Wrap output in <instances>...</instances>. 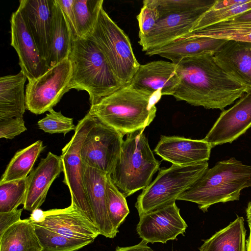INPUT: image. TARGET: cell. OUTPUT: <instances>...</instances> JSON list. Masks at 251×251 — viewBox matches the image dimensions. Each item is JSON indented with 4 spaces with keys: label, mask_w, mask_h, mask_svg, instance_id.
<instances>
[{
    "label": "cell",
    "mask_w": 251,
    "mask_h": 251,
    "mask_svg": "<svg viewBox=\"0 0 251 251\" xmlns=\"http://www.w3.org/2000/svg\"><path fill=\"white\" fill-rule=\"evenodd\" d=\"M176 64L180 82L172 96L177 100L223 110L246 93V88L218 64L214 54L186 57Z\"/></svg>",
    "instance_id": "cell-1"
},
{
    "label": "cell",
    "mask_w": 251,
    "mask_h": 251,
    "mask_svg": "<svg viewBox=\"0 0 251 251\" xmlns=\"http://www.w3.org/2000/svg\"><path fill=\"white\" fill-rule=\"evenodd\" d=\"M161 97L126 85L91 105L88 113L124 136L150 125L155 117V104Z\"/></svg>",
    "instance_id": "cell-2"
},
{
    "label": "cell",
    "mask_w": 251,
    "mask_h": 251,
    "mask_svg": "<svg viewBox=\"0 0 251 251\" xmlns=\"http://www.w3.org/2000/svg\"><path fill=\"white\" fill-rule=\"evenodd\" d=\"M250 187L251 166L232 157L208 169L177 200L195 202L205 212L214 204L239 200L241 191Z\"/></svg>",
    "instance_id": "cell-3"
},
{
    "label": "cell",
    "mask_w": 251,
    "mask_h": 251,
    "mask_svg": "<svg viewBox=\"0 0 251 251\" xmlns=\"http://www.w3.org/2000/svg\"><path fill=\"white\" fill-rule=\"evenodd\" d=\"M72 66L70 89L88 92L91 105L124 86L95 43L74 38L69 56Z\"/></svg>",
    "instance_id": "cell-4"
},
{
    "label": "cell",
    "mask_w": 251,
    "mask_h": 251,
    "mask_svg": "<svg viewBox=\"0 0 251 251\" xmlns=\"http://www.w3.org/2000/svg\"><path fill=\"white\" fill-rule=\"evenodd\" d=\"M144 130L127 135L110 175L126 197L147 187L159 170L160 162L155 158Z\"/></svg>",
    "instance_id": "cell-5"
},
{
    "label": "cell",
    "mask_w": 251,
    "mask_h": 251,
    "mask_svg": "<svg viewBox=\"0 0 251 251\" xmlns=\"http://www.w3.org/2000/svg\"><path fill=\"white\" fill-rule=\"evenodd\" d=\"M208 169L207 161L172 165L159 170L154 179L137 197L135 206L140 216L176 202Z\"/></svg>",
    "instance_id": "cell-6"
},
{
    "label": "cell",
    "mask_w": 251,
    "mask_h": 251,
    "mask_svg": "<svg viewBox=\"0 0 251 251\" xmlns=\"http://www.w3.org/2000/svg\"><path fill=\"white\" fill-rule=\"evenodd\" d=\"M103 53L113 72L124 86L127 85L140 64L133 53L130 41L102 7L95 27L87 38Z\"/></svg>",
    "instance_id": "cell-7"
},
{
    "label": "cell",
    "mask_w": 251,
    "mask_h": 251,
    "mask_svg": "<svg viewBox=\"0 0 251 251\" xmlns=\"http://www.w3.org/2000/svg\"><path fill=\"white\" fill-rule=\"evenodd\" d=\"M95 122L96 118L89 113L79 121L75 133L62 149L60 155L64 176L63 182L69 188L71 203L94 224L93 214L84 187L81 150L85 137Z\"/></svg>",
    "instance_id": "cell-8"
},
{
    "label": "cell",
    "mask_w": 251,
    "mask_h": 251,
    "mask_svg": "<svg viewBox=\"0 0 251 251\" xmlns=\"http://www.w3.org/2000/svg\"><path fill=\"white\" fill-rule=\"evenodd\" d=\"M72 75V64L67 58L39 77L28 81L25 92L26 109L35 114H41L53 109L70 90Z\"/></svg>",
    "instance_id": "cell-9"
},
{
    "label": "cell",
    "mask_w": 251,
    "mask_h": 251,
    "mask_svg": "<svg viewBox=\"0 0 251 251\" xmlns=\"http://www.w3.org/2000/svg\"><path fill=\"white\" fill-rule=\"evenodd\" d=\"M123 137L96 118L82 146L83 164L111 175L121 152Z\"/></svg>",
    "instance_id": "cell-10"
},
{
    "label": "cell",
    "mask_w": 251,
    "mask_h": 251,
    "mask_svg": "<svg viewBox=\"0 0 251 251\" xmlns=\"http://www.w3.org/2000/svg\"><path fill=\"white\" fill-rule=\"evenodd\" d=\"M179 211L175 202L139 216L136 231L140 238L148 243L165 244L184 235L188 226Z\"/></svg>",
    "instance_id": "cell-11"
},
{
    "label": "cell",
    "mask_w": 251,
    "mask_h": 251,
    "mask_svg": "<svg viewBox=\"0 0 251 251\" xmlns=\"http://www.w3.org/2000/svg\"><path fill=\"white\" fill-rule=\"evenodd\" d=\"M11 43L19 57V64L28 81L39 77L50 68L42 57L24 18L18 9L10 19Z\"/></svg>",
    "instance_id": "cell-12"
},
{
    "label": "cell",
    "mask_w": 251,
    "mask_h": 251,
    "mask_svg": "<svg viewBox=\"0 0 251 251\" xmlns=\"http://www.w3.org/2000/svg\"><path fill=\"white\" fill-rule=\"evenodd\" d=\"M251 127V91L223 110L203 139L213 148L231 143Z\"/></svg>",
    "instance_id": "cell-13"
},
{
    "label": "cell",
    "mask_w": 251,
    "mask_h": 251,
    "mask_svg": "<svg viewBox=\"0 0 251 251\" xmlns=\"http://www.w3.org/2000/svg\"><path fill=\"white\" fill-rule=\"evenodd\" d=\"M180 82L176 64L163 60L140 65L129 85L151 96L173 95Z\"/></svg>",
    "instance_id": "cell-14"
},
{
    "label": "cell",
    "mask_w": 251,
    "mask_h": 251,
    "mask_svg": "<svg viewBox=\"0 0 251 251\" xmlns=\"http://www.w3.org/2000/svg\"><path fill=\"white\" fill-rule=\"evenodd\" d=\"M45 220L38 225L66 237L94 241L100 234L97 226L71 203L62 209L46 211Z\"/></svg>",
    "instance_id": "cell-15"
},
{
    "label": "cell",
    "mask_w": 251,
    "mask_h": 251,
    "mask_svg": "<svg viewBox=\"0 0 251 251\" xmlns=\"http://www.w3.org/2000/svg\"><path fill=\"white\" fill-rule=\"evenodd\" d=\"M18 9L42 57L49 55L54 0H21Z\"/></svg>",
    "instance_id": "cell-16"
},
{
    "label": "cell",
    "mask_w": 251,
    "mask_h": 251,
    "mask_svg": "<svg viewBox=\"0 0 251 251\" xmlns=\"http://www.w3.org/2000/svg\"><path fill=\"white\" fill-rule=\"evenodd\" d=\"M211 149L203 139L196 140L161 135L154 151L163 160L172 164L188 165L207 161Z\"/></svg>",
    "instance_id": "cell-17"
},
{
    "label": "cell",
    "mask_w": 251,
    "mask_h": 251,
    "mask_svg": "<svg viewBox=\"0 0 251 251\" xmlns=\"http://www.w3.org/2000/svg\"><path fill=\"white\" fill-rule=\"evenodd\" d=\"M210 8L172 14L161 18L147 36L140 39L143 51L158 48L189 33L196 22Z\"/></svg>",
    "instance_id": "cell-18"
},
{
    "label": "cell",
    "mask_w": 251,
    "mask_h": 251,
    "mask_svg": "<svg viewBox=\"0 0 251 251\" xmlns=\"http://www.w3.org/2000/svg\"><path fill=\"white\" fill-rule=\"evenodd\" d=\"M190 32L158 48L146 51L150 56L158 55L176 64L183 58L204 54H214L227 41Z\"/></svg>",
    "instance_id": "cell-19"
},
{
    "label": "cell",
    "mask_w": 251,
    "mask_h": 251,
    "mask_svg": "<svg viewBox=\"0 0 251 251\" xmlns=\"http://www.w3.org/2000/svg\"><path fill=\"white\" fill-rule=\"evenodd\" d=\"M84 187L100 234L113 238L114 232L109 219L106 191V173L83 164Z\"/></svg>",
    "instance_id": "cell-20"
},
{
    "label": "cell",
    "mask_w": 251,
    "mask_h": 251,
    "mask_svg": "<svg viewBox=\"0 0 251 251\" xmlns=\"http://www.w3.org/2000/svg\"><path fill=\"white\" fill-rule=\"evenodd\" d=\"M218 64L231 77L251 91V42L227 40L214 54Z\"/></svg>",
    "instance_id": "cell-21"
},
{
    "label": "cell",
    "mask_w": 251,
    "mask_h": 251,
    "mask_svg": "<svg viewBox=\"0 0 251 251\" xmlns=\"http://www.w3.org/2000/svg\"><path fill=\"white\" fill-rule=\"evenodd\" d=\"M62 172L60 156L49 152L29 175V179L24 209L32 212L45 201L54 180Z\"/></svg>",
    "instance_id": "cell-22"
},
{
    "label": "cell",
    "mask_w": 251,
    "mask_h": 251,
    "mask_svg": "<svg viewBox=\"0 0 251 251\" xmlns=\"http://www.w3.org/2000/svg\"><path fill=\"white\" fill-rule=\"evenodd\" d=\"M26 79L22 71L0 78V120L23 117L26 109L24 92Z\"/></svg>",
    "instance_id": "cell-23"
},
{
    "label": "cell",
    "mask_w": 251,
    "mask_h": 251,
    "mask_svg": "<svg viewBox=\"0 0 251 251\" xmlns=\"http://www.w3.org/2000/svg\"><path fill=\"white\" fill-rule=\"evenodd\" d=\"M74 38L62 9L54 0L50 45L47 60L49 68L69 58Z\"/></svg>",
    "instance_id": "cell-24"
},
{
    "label": "cell",
    "mask_w": 251,
    "mask_h": 251,
    "mask_svg": "<svg viewBox=\"0 0 251 251\" xmlns=\"http://www.w3.org/2000/svg\"><path fill=\"white\" fill-rule=\"evenodd\" d=\"M246 229L244 219L237 216L234 221L216 232L211 237L202 240L199 251H247Z\"/></svg>",
    "instance_id": "cell-25"
},
{
    "label": "cell",
    "mask_w": 251,
    "mask_h": 251,
    "mask_svg": "<svg viewBox=\"0 0 251 251\" xmlns=\"http://www.w3.org/2000/svg\"><path fill=\"white\" fill-rule=\"evenodd\" d=\"M0 251H42L33 224L21 220L0 236Z\"/></svg>",
    "instance_id": "cell-26"
},
{
    "label": "cell",
    "mask_w": 251,
    "mask_h": 251,
    "mask_svg": "<svg viewBox=\"0 0 251 251\" xmlns=\"http://www.w3.org/2000/svg\"><path fill=\"white\" fill-rule=\"evenodd\" d=\"M44 149L43 142L38 140L17 151L7 166L0 183L26 177Z\"/></svg>",
    "instance_id": "cell-27"
},
{
    "label": "cell",
    "mask_w": 251,
    "mask_h": 251,
    "mask_svg": "<svg viewBox=\"0 0 251 251\" xmlns=\"http://www.w3.org/2000/svg\"><path fill=\"white\" fill-rule=\"evenodd\" d=\"M103 3V0H74L77 37L86 39L92 33Z\"/></svg>",
    "instance_id": "cell-28"
},
{
    "label": "cell",
    "mask_w": 251,
    "mask_h": 251,
    "mask_svg": "<svg viewBox=\"0 0 251 251\" xmlns=\"http://www.w3.org/2000/svg\"><path fill=\"white\" fill-rule=\"evenodd\" d=\"M32 223L42 246V251H76L93 242L91 240L66 237L36 223Z\"/></svg>",
    "instance_id": "cell-29"
},
{
    "label": "cell",
    "mask_w": 251,
    "mask_h": 251,
    "mask_svg": "<svg viewBox=\"0 0 251 251\" xmlns=\"http://www.w3.org/2000/svg\"><path fill=\"white\" fill-rule=\"evenodd\" d=\"M197 31L201 35L215 38L251 42V23L225 21Z\"/></svg>",
    "instance_id": "cell-30"
},
{
    "label": "cell",
    "mask_w": 251,
    "mask_h": 251,
    "mask_svg": "<svg viewBox=\"0 0 251 251\" xmlns=\"http://www.w3.org/2000/svg\"><path fill=\"white\" fill-rule=\"evenodd\" d=\"M107 208L109 219L115 235L129 213L126 197L119 190L108 174L106 182Z\"/></svg>",
    "instance_id": "cell-31"
},
{
    "label": "cell",
    "mask_w": 251,
    "mask_h": 251,
    "mask_svg": "<svg viewBox=\"0 0 251 251\" xmlns=\"http://www.w3.org/2000/svg\"><path fill=\"white\" fill-rule=\"evenodd\" d=\"M29 179L25 178L0 183V213L12 211L24 204Z\"/></svg>",
    "instance_id": "cell-32"
},
{
    "label": "cell",
    "mask_w": 251,
    "mask_h": 251,
    "mask_svg": "<svg viewBox=\"0 0 251 251\" xmlns=\"http://www.w3.org/2000/svg\"><path fill=\"white\" fill-rule=\"evenodd\" d=\"M250 9H251V0H247L244 3L226 8L219 10L210 8L196 22L190 32L226 21Z\"/></svg>",
    "instance_id": "cell-33"
},
{
    "label": "cell",
    "mask_w": 251,
    "mask_h": 251,
    "mask_svg": "<svg viewBox=\"0 0 251 251\" xmlns=\"http://www.w3.org/2000/svg\"><path fill=\"white\" fill-rule=\"evenodd\" d=\"M216 0H158L160 19L172 14L210 8Z\"/></svg>",
    "instance_id": "cell-34"
},
{
    "label": "cell",
    "mask_w": 251,
    "mask_h": 251,
    "mask_svg": "<svg viewBox=\"0 0 251 251\" xmlns=\"http://www.w3.org/2000/svg\"><path fill=\"white\" fill-rule=\"evenodd\" d=\"M49 112L46 117L37 122L40 129L50 134L63 133L64 135L75 130L76 126L72 118L66 117L60 112H56L53 109Z\"/></svg>",
    "instance_id": "cell-35"
},
{
    "label": "cell",
    "mask_w": 251,
    "mask_h": 251,
    "mask_svg": "<svg viewBox=\"0 0 251 251\" xmlns=\"http://www.w3.org/2000/svg\"><path fill=\"white\" fill-rule=\"evenodd\" d=\"M139 14L137 16L139 38L147 36L160 20L158 0H145Z\"/></svg>",
    "instance_id": "cell-36"
},
{
    "label": "cell",
    "mask_w": 251,
    "mask_h": 251,
    "mask_svg": "<svg viewBox=\"0 0 251 251\" xmlns=\"http://www.w3.org/2000/svg\"><path fill=\"white\" fill-rule=\"evenodd\" d=\"M26 129L23 117L0 120V138L13 139Z\"/></svg>",
    "instance_id": "cell-37"
},
{
    "label": "cell",
    "mask_w": 251,
    "mask_h": 251,
    "mask_svg": "<svg viewBox=\"0 0 251 251\" xmlns=\"http://www.w3.org/2000/svg\"><path fill=\"white\" fill-rule=\"evenodd\" d=\"M60 7L75 36L77 37L74 0H55Z\"/></svg>",
    "instance_id": "cell-38"
},
{
    "label": "cell",
    "mask_w": 251,
    "mask_h": 251,
    "mask_svg": "<svg viewBox=\"0 0 251 251\" xmlns=\"http://www.w3.org/2000/svg\"><path fill=\"white\" fill-rule=\"evenodd\" d=\"M23 209H17L10 212L0 213V236L9 227L21 220Z\"/></svg>",
    "instance_id": "cell-39"
},
{
    "label": "cell",
    "mask_w": 251,
    "mask_h": 251,
    "mask_svg": "<svg viewBox=\"0 0 251 251\" xmlns=\"http://www.w3.org/2000/svg\"><path fill=\"white\" fill-rule=\"evenodd\" d=\"M247 0H216L214 4L211 7V9L213 10H219L226 8L242 4L245 2Z\"/></svg>",
    "instance_id": "cell-40"
},
{
    "label": "cell",
    "mask_w": 251,
    "mask_h": 251,
    "mask_svg": "<svg viewBox=\"0 0 251 251\" xmlns=\"http://www.w3.org/2000/svg\"><path fill=\"white\" fill-rule=\"evenodd\" d=\"M148 243L142 240L139 244L132 246L120 247H117L115 251H153L147 245Z\"/></svg>",
    "instance_id": "cell-41"
},
{
    "label": "cell",
    "mask_w": 251,
    "mask_h": 251,
    "mask_svg": "<svg viewBox=\"0 0 251 251\" xmlns=\"http://www.w3.org/2000/svg\"><path fill=\"white\" fill-rule=\"evenodd\" d=\"M226 21L235 23H251V9L234 16Z\"/></svg>",
    "instance_id": "cell-42"
},
{
    "label": "cell",
    "mask_w": 251,
    "mask_h": 251,
    "mask_svg": "<svg viewBox=\"0 0 251 251\" xmlns=\"http://www.w3.org/2000/svg\"><path fill=\"white\" fill-rule=\"evenodd\" d=\"M46 217V211H43L39 208L35 209L31 212V214L28 219L32 223H39L43 222Z\"/></svg>",
    "instance_id": "cell-43"
},
{
    "label": "cell",
    "mask_w": 251,
    "mask_h": 251,
    "mask_svg": "<svg viewBox=\"0 0 251 251\" xmlns=\"http://www.w3.org/2000/svg\"><path fill=\"white\" fill-rule=\"evenodd\" d=\"M250 229V234L249 237L246 240V249L247 251H251V222H248Z\"/></svg>",
    "instance_id": "cell-44"
},
{
    "label": "cell",
    "mask_w": 251,
    "mask_h": 251,
    "mask_svg": "<svg viewBox=\"0 0 251 251\" xmlns=\"http://www.w3.org/2000/svg\"><path fill=\"white\" fill-rule=\"evenodd\" d=\"M246 213L247 222H251V201L248 204L247 207L246 209Z\"/></svg>",
    "instance_id": "cell-45"
}]
</instances>
